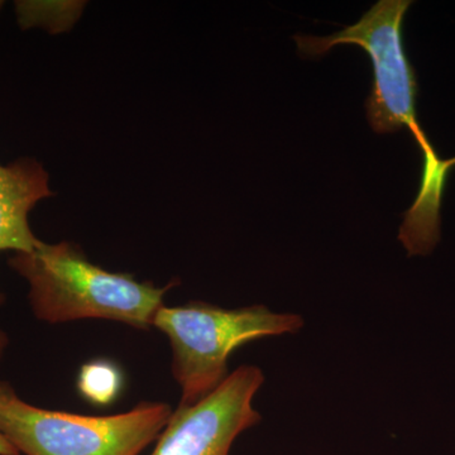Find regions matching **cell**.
I'll use <instances>...</instances> for the list:
<instances>
[{
    "label": "cell",
    "mask_w": 455,
    "mask_h": 455,
    "mask_svg": "<svg viewBox=\"0 0 455 455\" xmlns=\"http://www.w3.org/2000/svg\"><path fill=\"white\" fill-rule=\"evenodd\" d=\"M263 382L260 368L242 366L208 396L179 405L151 455H230L235 439L260 423L253 398Z\"/></svg>",
    "instance_id": "5"
},
{
    "label": "cell",
    "mask_w": 455,
    "mask_h": 455,
    "mask_svg": "<svg viewBox=\"0 0 455 455\" xmlns=\"http://www.w3.org/2000/svg\"><path fill=\"white\" fill-rule=\"evenodd\" d=\"M8 265L28 283L33 314L50 324L103 319L147 331L164 305V295L178 283L156 287L107 271L68 242L40 241L29 252L14 253Z\"/></svg>",
    "instance_id": "1"
},
{
    "label": "cell",
    "mask_w": 455,
    "mask_h": 455,
    "mask_svg": "<svg viewBox=\"0 0 455 455\" xmlns=\"http://www.w3.org/2000/svg\"><path fill=\"white\" fill-rule=\"evenodd\" d=\"M2 4H3V3H2V2H0V8H2Z\"/></svg>",
    "instance_id": "11"
},
{
    "label": "cell",
    "mask_w": 455,
    "mask_h": 455,
    "mask_svg": "<svg viewBox=\"0 0 455 455\" xmlns=\"http://www.w3.org/2000/svg\"><path fill=\"white\" fill-rule=\"evenodd\" d=\"M2 170H3V166H0V172H2Z\"/></svg>",
    "instance_id": "10"
},
{
    "label": "cell",
    "mask_w": 455,
    "mask_h": 455,
    "mask_svg": "<svg viewBox=\"0 0 455 455\" xmlns=\"http://www.w3.org/2000/svg\"><path fill=\"white\" fill-rule=\"evenodd\" d=\"M172 415L164 403L127 412L86 416L33 406L0 382V433L25 455H139Z\"/></svg>",
    "instance_id": "3"
},
{
    "label": "cell",
    "mask_w": 455,
    "mask_h": 455,
    "mask_svg": "<svg viewBox=\"0 0 455 455\" xmlns=\"http://www.w3.org/2000/svg\"><path fill=\"white\" fill-rule=\"evenodd\" d=\"M455 158L440 160L438 154L424 155L421 187L414 205L405 214L398 239L409 256H427L433 252L440 239V203L447 185L449 171Z\"/></svg>",
    "instance_id": "7"
},
{
    "label": "cell",
    "mask_w": 455,
    "mask_h": 455,
    "mask_svg": "<svg viewBox=\"0 0 455 455\" xmlns=\"http://www.w3.org/2000/svg\"><path fill=\"white\" fill-rule=\"evenodd\" d=\"M49 173L37 161L20 158L3 166L0 172V252H29L40 243L29 227V212L36 204L52 196ZM4 296L0 293V305ZM8 346V338L0 329V355Z\"/></svg>",
    "instance_id": "6"
},
{
    "label": "cell",
    "mask_w": 455,
    "mask_h": 455,
    "mask_svg": "<svg viewBox=\"0 0 455 455\" xmlns=\"http://www.w3.org/2000/svg\"><path fill=\"white\" fill-rule=\"evenodd\" d=\"M0 455H20L2 433H0Z\"/></svg>",
    "instance_id": "9"
},
{
    "label": "cell",
    "mask_w": 455,
    "mask_h": 455,
    "mask_svg": "<svg viewBox=\"0 0 455 455\" xmlns=\"http://www.w3.org/2000/svg\"><path fill=\"white\" fill-rule=\"evenodd\" d=\"M154 328L169 338L172 376L181 390L180 405L208 396L229 376L228 361L239 347L267 337L298 333V314L274 313L263 305L223 309L203 301L163 307Z\"/></svg>",
    "instance_id": "2"
},
{
    "label": "cell",
    "mask_w": 455,
    "mask_h": 455,
    "mask_svg": "<svg viewBox=\"0 0 455 455\" xmlns=\"http://www.w3.org/2000/svg\"><path fill=\"white\" fill-rule=\"evenodd\" d=\"M411 4L410 0H379L355 25L326 37L296 35L293 40L299 55L307 59L325 55L338 44H355L366 51L373 66L372 89L366 100L371 127L379 134L405 127L427 154L434 147L419 124V84L403 42V20Z\"/></svg>",
    "instance_id": "4"
},
{
    "label": "cell",
    "mask_w": 455,
    "mask_h": 455,
    "mask_svg": "<svg viewBox=\"0 0 455 455\" xmlns=\"http://www.w3.org/2000/svg\"><path fill=\"white\" fill-rule=\"evenodd\" d=\"M124 385L121 368L108 359H94L84 364L77 376V390L89 403L112 405Z\"/></svg>",
    "instance_id": "8"
}]
</instances>
